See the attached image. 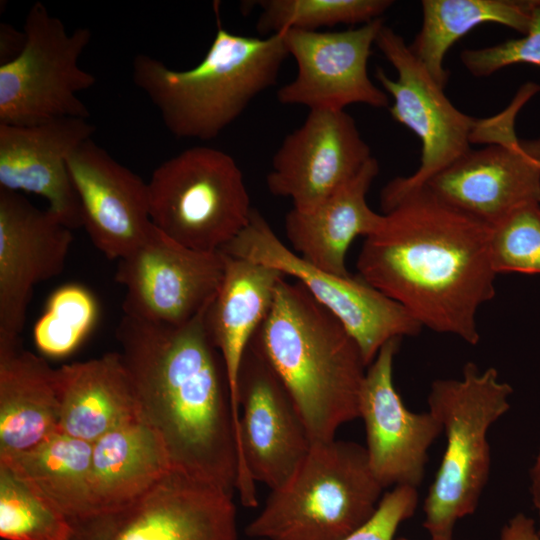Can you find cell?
Listing matches in <instances>:
<instances>
[{
  "label": "cell",
  "instance_id": "obj_1",
  "mask_svg": "<svg viewBox=\"0 0 540 540\" xmlns=\"http://www.w3.org/2000/svg\"><path fill=\"white\" fill-rule=\"evenodd\" d=\"M380 204L384 220L364 239L358 275L422 327L476 345L477 311L496 294L491 227L425 186Z\"/></svg>",
  "mask_w": 540,
  "mask_h": 540
},
{
  "label": "cell",
  "instance_id": "obj_2",
  "mask_svg": "<svg viewBox=\"0 0 540 540\" xmlns=\"http://www.w3.org/2000/svg\"><path fill=\"white\" fill-rule=\"evenodd\" d=\"M206 309L178 326L123 315L115 336L141 419L162 441L172 468L233 494L238 459L230 389Z\"/></svg>",
  "mask_w": 540,
  "mask_h": 540
},
{
  "label": "cell",
  "instance_id": "obj_3",
  "mask_svg": "<svg viewBox=\"0 0 540 540\" xmlns=\"http://www.w3.org/2000/svg\"><path fill=\"white\" fill-rule=\"evenodd\" d=\"M250 345L279 377L313 443L335 439L359 417L367 370L362 352L343 324L298 281L284 276L271 309Z\"/></svg>",
  "mask_w": 540,
  "mask_h": 540
},
{
  "label": "cell",
  "instance_id": "obj_4",
  "mask_svg": "<svg viewBox=\"0 0 540 540\" xmlns=\"http://www.w3.org/2000/svg\"><path fill=\"white\" fill-rule=\"evenodd\" d=\"M288 56L283 32L239 35L218 23L209 49L196 66L175 70L140 53L132 61V80L158 109L172 135L209 141L275 85Z\"/></svg>",
  "mask_w": 540,
  "mask_h": 540
},
{
  "label": "cell",
  "instance_id": "obj_5",
  "mask_svg": "<svg viewBox=\"0 0 540 540\" xmlns=\"http://www.w3.org/2000/svg\"><path fill=\"white\" fill-rule=\"evenodd\" d=\"M383 490L365 446L313 443L245 533L257 540H342L373 516Z\"/></svg>",
  "mask_w": 540,
  "mask_h": 540
},
{
  "label": "cell",
  "instance_id": "obj_6",
  "mask_svg": "<svg viewBox=\"0 0 540 540\" xmlns=\"http://www.w3.org/2000/svg\"><path fill=\"white\" fill-rule=\"evenodd\" d=\"M512 387L496 368L463 366L460 379L432 382L427 402L440 422L446 447L424 500L423 527L434 540H452L457 522L473 514L488 482L490 427L509 409Z\"/></svg>",
  "mask_w": 540,
  "mask_h": 540
},
{
  "label": "cell",
  "instance_id": "obj_7",
  "mask_svg": "<svg viewBox=\"0 0 540 540\" xmlns=\"http://www.w3.org/2000/svg\"><path fill=\"white\" fill-rule=\"evenodd\" d=\"M148 190L154 226L202 252L221 251L246 227L254 209L237 162L209 146L189 147L159 164Z\"/></svg>",
  "mask_w": 540,
  "mask_h": 540
},
{
  "label": "cell",
  "instance_id": "obj_8",
  "mask_svg": "<svg viewBox=\"0 0 540 540\" xmlns=\"http://www.w3.org/2000/svg\"><path fill=\"white\" fill-rule=\"evenodd\" d=\"M23 28L22 52L0 65V124L88 119L89 110L77 94L96 83L95 76L79 65L92 38L90 29L78 27L69 33L40 1L29 8Z\"/></svg>",
  "mask_w": 540,
  "mask_h": 540
},
{
  "label": "cell",
  "instance_id": "obj_9",
  "mask_svg": "<svg viewBox=\"0 0 540 540\" xmlns=\"http://www.w3.org/2000/svg\"><path fill=\"white\" fill-rule=\"evenodd\" d=\"M221 251L295 278L343 324L358 344L367 366L387 341L418 335L422 329L400 304L359 275H337L303 259L279 239L256 209L246 227Z\"/></svg>",
  "mask_w": 540,
  "mask_h": 540
},
{
  "label": "cell",
  "instance_id": "obj_10",
  "mask_svg": "<svg viewBox=\"0 0 540 540\" xmlns=\"http://www.w3.org/2000/svg\"><path fill=\"white\" fill-rule=\"evenodd\" d=\"M232 495L172 468L121 506L69 518L68 540H239Z\"/></svg>",
  "mask_w": 540,
  "mask_h": 540
},
{
  "label": "cell",
  "instance_id": "obj_11",
  "mask_svg": "<svg viewBox=\"0 0 540 540\" xmlns=\"http://www.w3.org/2000/svg\"><path fill=\"white\" fill-rule=\"evenodd\" d=\"M397 73L391 79L377 67L375 77L391 95V117L414 132L421 141L420 165L406 177L389 181L381 190L380 203L423 187L471 149L472 135L480 119L458 110L423 64L412 54L404 38L384 25L375 42Z\"/></svg>",
  "mask_w": 540,
  "mask_h": 540
},
{
  "label": "cell",
  "instance_id": "obj_12",
  "mask_svg": "<svg viewBox=\"0 0 540 540\" xmlns=\"http://www.w3.org/2000/svg\"><path fill=\"white\" fill-rule=\"evenodd\" d=\"M236 491L245 507L258 505L255 483L271 490L296 469L312 445L287 389L249 344L238 379Z\"/></svg>",
  "mask_w": 540,
  "mask_h": 540
},
{
  "label": "cell",
  "instance_id": "obj_13",
  "mask_svg": "<svg viewBox=\"0 0 540 540\" xmlns=\"http://www.w3.org/2000/svg\"><path fill=\"white\" fill-rule=\"evenodd\" d=\"M226 255L172 240L155 226L146 240L118 260L115 281L126 288L124 315L182 325L209 306L223 279Z\"/></svg>",
  "mask_w": 540,
  "mask_h": 540
},
{
  "label": "cell",
  "instance_id": "obj_14",
  "mask_svg": "<svg viewBox=\"0 0 540 540\" xmlns=\"http://www.w3.org/2000/svg\"><path fill=\"white\" fill-rule=\"evenodd\" d=\"M384 25L378 18L343 31H282L297 74L279 88L278 101L309 110L339 111L356 103L388 108L387 93L368 74L371 48Z\"/></svg>",
  "mask_w": 540,
  "mask_h": 540
},
{
  "label": "cell",
  "instance_id": "obj_15",
  "mask_svg": "<svg viewBox=\"0 0 540 540\" xmlns=\"http://www.w3.org/2000/svg\"><path fill=\"white\" fill-rule=\"evenodd\" d=\"M373 157L345 110H309L273 156L267 188L308 212L352 179Z\"/></svg>",
  "mask_w": 540,
  "mask_h": 540
},
{
  "label": "cell",
  "instance_id": "obj_16",
  "mask_svg": "<svg viewBox=\"0 0 540 540\" xmlns=\"http://www.w3.org/2000/svg\"><path fill=\"white\" fill-rule=\"evenodd\" d=\"M401 340L393 338L381 347L367 367L359 399L368 462L384 489L417 488L424 478L428 449L443 432L430 411L411 412L395 389L393 363Z\"/></svg>",
  "mask_w": 540,
  "mask_h": 540
},
{
  "label": "cell",
  "instance_id": "obj_17",
  "mask_svg": "<svg viewBox=\"0 0 540 540\" xmlns=\"http://www.w3.org/2000/svg\"><path fill=\"white\" fill-rule=\"evenodd\" d=\"M72 241L48 208L0 189V336L20 337L34 286L63 271Z\"/></svg>",
  "mask_w": 540,
  "mask_h": 540
},
{
  "label": "cell",
  "instance_id": "obj_18",
  "mask_svg": "<svg viewBox=\"0 0 540 540\" xmlns=\"http://www.w3.org/2000/svg\"><path fill=\"white\" fill-rule=\"evenodd\" d=\"M424 186L491 227L522 205L540 203V138L471 148Z\"/></svg>",
  "mask_w": 540,
  "mask_h": 540
},
{
  "label": "cell",
  "instance_id": "obj_19",
  "mask_svg": "<svg viewBox=\"0 0 540 540\" xmlns=\"http://www.w3.org/2000/svg\"><path fill=\"white\" fill-rule=\"evenodd\" d=\"M67 167L80 201L83 227L106 258L119 260L146 240L154 227L148 182L92 138L70 155Z\"/></svg>",
  "mask_w": 540,
  "mask_h": 540
},
{
  "label": "cell",
  "instance_id": "obj_20",
  "mask_svg": "<svg viewBox=\"0 0 540 540\" xmlns=\"http://www.w3.org/2000/svg\"><path fill=\"white\" fill-rule=\"evenodd\" d=\"M95 130L87 119L76 117L31 126L0 124V189L39 195L71 230L83 227L67 161Z\"/></svg>",
  "mask_w": 540,
  "mask_h": 540
},
{
  "label": "cell",
  "instance_id": "obj_21",
  "mask_svg": "<svg viewBox=\"0 0 540 540\" xmlns=\"http://www.w3.org/2000/svg\"><path fill=\"white\" fill-rule=\"evenodd\" d=\"M225 255L223 279L205 311L204 321L226 371L237 444L241 364L254 334L271 309L278 282L285 275L273 267Z\"/></svg>",
  "mask_w": 540,
  "mask_h": 540
},
{
  "label": "cell",
  "instance_id": "obj_22",
  "mask_svg": "<svg viewBox=\"0 0 540 540\" xmlns=\"http://www.w3.org/2000/svg\"><path fill=\"white\" fill-rule=\"evenodd\" d=\"M379 173L371 157L362 169L318 206L308 212L291 209L284 227L293 251L312 265L346 276L347 251L358 236L375 233L383 223L367 202V193Z\"/></svg>",
  "mask_w": 540,
  "mask_h": 540
},
{
  "label": "cell",
  "instance_id": "obj_23",
  "mask_svg": "<svg viewBox=\"0 0 540 540\" xmlns=\"http://www.w3.org/2000/svg\"><path fill=\"white\" fill-rule=\"evenodd\" d=\"M59 429L94 443L111 430L141 419L119 351L55 369Z\"/></svg>",
  "mask_w": 540,
  "mask_h": 540
},
{
  "label": "cell",
  "instance_id": "obj_24",
  "mask_svg": "<svg viewBox=\"0 0 540 540\" xmlns=\"http://www.w3.org/2000/svg\"><path fill=\"white\" fill-rule=\"evenodd\" d=\"M59 429L55 369L0 336V455L29 449Z\"/></svg>",
  "mask_w": 540,
  "mask_h": 540
},
{
  "label": "cell",
  "instance_id": "obj_25",
  "mask_svg": "<svg viewBox=\"0 0 540 540\" xmlns=\"http://www.w3.org/2000/svg\"><path fill=\"white\" fill-rule=\"evenodd\" d=\"M170 469L162 441L142 419L111 430L92 446L91 513L135 499Z\"/></svg>",
  "mask_w": 540,
  "mask_h": 540
},
{
  "label": "cell",
  "instance_id": "obj_26",
  "mask_svg": "<svg viewBox=\"0 0 540 540\" xmlns=\"http://www.w3.org/2000/svg\"><path fill=\"white\" fill-rule=\"evenodd\" d=\"M421 7L422 25L409 48L443 88L449 79L443 62L457 40L483 23L524 35L531 22V0H423Z\"/></svg>",
  "mask_w": 540,
  "mask_h": 540
},
{
  "label": "cell",
  "instance_id": "obj_27",
  "mask_svg": "<svg viewBox=\"0 0 540 540\" xmlns=\"http://www.w3.org/2000/svg\"><path fill=\"white\" fill-rule=\"evenodd\" d=\"M92 446L58 429L35 446L0 459L28 478L68 518H76L92 510Z\"/></svg>",
  "mask_w": 540,
  "mask_h": 540
},
{
  "label": "cell",
  "instance_id": "obj_28",
  "mask_svg": "<svg viewBox=\"0 0 540 540\" xmlns=\"http://www.w3.org/2000/svg\"><path fill=\"white\" fill-rule=\"evenodd\" d=\"M69 518L28 478L0 459V537L4 540H68Z\"/></svg>",
  "mask_w": 540,
  "mask_h": 540
},
{
  "label": "cell",
  "instance_id": "obj_29",
  "mask_svg": "<svg viewBox=\"0 0 540 540\" xmlns=\"http://www.w3.org/2000/svg\"><path fill=\"white\" fill-rule=\"evenodd\" d=\"M247 3V2H246ZM256 29L263 37L286 30L315 32L339 24H366L392 6L390 0H259Z\"/></svg>",
  "mask_w": 540,
  "mask_h": 540
},
{
  "label": "cell",
  "instance_id": "obj_30",
  "mask_svg": "<svg viewBox=\"0 0 540 540\" xmlns=\"http://www.w3.org/2000/svg\"><path fill=\"white\" fill-rule=\"evenodd\" d=\"M98 316L97 302L84 286L66 284L54 291L34 326L36 347L50 357L72 353L86 338Z\"/></svg>",
  "mask_w": 540,
  "mask_h": 540
},
{
  "label": "cell",
  "instance_id": "obj_31",
  "mask_svg": "<svg viewBox=\"0 0 540 540\" xmlns=\"http://www.w3.org/2000/svg\"><path fill=\"white\" fill-rule=\"evenodd\" d=\"M489 251L496 274H540V203L522 205L491 226Z\"/></svg>",
  "mask_w": 540,
  "mask_h": 540
},
{
  "label": "cell",
  "instance_id": "obj_32",
  "mask_svg": "<svg viewBox=\"0 0 540 540\" xmlns=\"http://www.w3.org/2000/svg\"><path fill=\"white\" fill-rule=\"evenodd\" d=\"M460 59L475 77H488L513 64L528 63L540 68V0H531V22L526 34L492 46L464 49Z\"/></svg>",
  "mask_w": 540,
  "mask_h": 540
},
{
  "label": "cell",
  "instance_id": "obj_33",
  "mask_svg": "<svg viewBox=\"0 0 540 540\" xmlns=\"http://www.w3.org/2000/svg\"><path fill=\"white\" fill-rule=\"evenodd\" d=\"M418 500L417 488L393 487L383 494L373 516L342 540H394L400 524L414 515Z\"/></svg>",
  "mask_w": 540,
  "mask_h": 540
},
{
  "label": "cell",
  "instance_id": "obj_34",
  "mask_svg": "<svg viewBox=\"0 0 540 540\" xmlns=\"http://www.w3.org/2000/svg\"><path fill=\"white\" fill-rule=\"evenodd\" d=\"M500 540H540V534L531 517L517 513L501 528Z\"/></svg>",
  "mask_w": 540,
  "mask_h": 540
},
{
  "label": "cell",
  "instance_id": "obj_35",
  "mask_svg": "<svg viewBox=\"0 0 540 540\" xmlns=\"http://www.w3.org/2000/svg\"><path fill=\"white\" fill-rule=\"evenodd\" d=\"M26 35L7 23L0 26V65L16 58L23 50Z\"/></svg>",
  "mask_w": 540,
  "mask_h": 540
},
{
  "label": "cell",
  "instance_id": "obj_36",
  "mask_svg": "<svg viewBox=\"0 0 540 540\" xmlns=\"http://www.w3.org/2000/svg\"><path fill=\"white\" fill-rule=\"evenodd\" d=\"M530 493L533 505L538 515V531L540 534V449L536 455L535 461L530 469Z\"/></svg>",
  "mask_w": 540,
  "mask_h": 540
},
{
  "label": "cell",
  "instance_id": "obj_37",
  "mask_svg": "<svg viewBox=\"0 0 540 540\" xmlns=\"http://www.w3.org/2000/svg\"><path fill=\"white\" fill-rule=\"evenodd\" d=\"M394 540H410V539H407V538H404V537H400V538H396ZM430 540H434V539H430Z\"/></svg>",
  "mask_w": 540,
  "mask_h": 540
}]
</instances>
